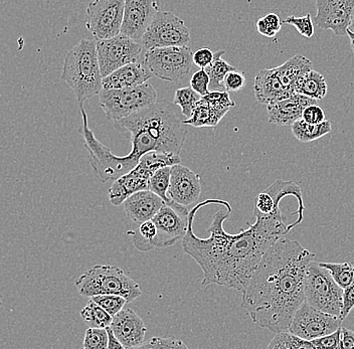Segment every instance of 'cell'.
Segmentation results:
<instances>
[{
    "instance_id": "26",
    "label": "cell",
    "mask_w": 354,
    "mask_h": 349,
    "mask_svg": "<svg viewBox=\"0 0 354 349\" xmlns=\"http://www.w3.org/2000/svg\"><path fill=\"white\" fill-rule=\"evenodd\" d=\"M81 316L84 321L90 327L107 328L112 323L113 316L91 299L88 300V303L81 311Z\"/></svg>"
},
{
    "instance_id": "19",
    "label": "cell",
    "mask_w": 354,
    "mask_h": 349,
    "mask_svg": "<svg viewBox=\"0 0 354 349\" xmlns=\"http://www.w3.org/2000/svg\"><path fill=\"white\" fill-rule=\"evenodd\" d=\"M152 76L153 74L146 65L145 62L141 63L138 61L117 68L116 70L103 78L102 85H103V89L106 90L135 87L149 81Z\"/></svg>"
},
{
    "instance_id": "30",
    "label": "cell",
    "mask_w": 354,
    "mask_h": 349,
    "mask_svg": "<svg viewBox=\"0 0 354 349\" xmlns=\"http://www.w3.org/2000/svg\"><path fill=\"white\" fill-rule=\"evenodd\" d=\"M201 99V95L198 94L189 86V87L180 88V89L176 90L174 103L180 108L181 113L187 120L192 116V113H194Z\"/></svg>"
},
{
    "instance_id": "47",
    "label": "cell",
    "mask_w": 354,
    "mask_h": 349,
    "mask_svg": "<svg viewBox=\"0 0 354 349\" xmlns=\"http://www.w3.org/2000/svg\"><path fill=\"white\" fill-rule=\"evenodd\" d=\"M347 37H349V41H351V46L353 48V52L354 54V32H351V30H347Z\"/></svg>"
},
{
    "instance_id": "7",
    "label": "cell",
    "mask_w": 354,
    "mask_h": 349,
    "mask_svg": "<svg viewBox=\"0 0 354 349\" xmlns=\"http://www.w3.org/2000/svg\"><path fill=\"white\" fill-rule=\"evenodd\" d=\"M305 302L329 314L340 316L343 289L320 263L311 261L304 281Z\"/></svg>"
},
{
    "instance_id": "42",
    "label": "cell",
    "mask_w": 354,
    "mask_h": 349,
    "mask_svg": "<svg viewBox=\"0 0 354 349\" xmlns=\"http://www.w3.org/2000/svg\"><path fill=\"white\" fill-rule=\"evenodd\" d=\"M302 119L310 124H320L323 121H325L324 110L317 104L310 105L305 108L304 111H303Z\"/></svg>"
},
{
    "instance_id": "27",
    "label": "cell",
    "mask_w": 354,
    "mask_h": 349,
    "mask_svg": "<svg viewBox=\"0 0 354 349\" xmlns=\"http://www.w3.org/2000/svg\"><path fill=\"white\" fill-rule=\"evenodd\" d=\"M128 234L132 235L133 244L139 251L148 252L154 249L153 240L156 236V225L153 220L141 223L136 232H128Z\"/></svg>"
},
{
    "instance_id": "28",
    "label": "cell",
    "mask_w": 354,
    "mask_h": 349,
    "mask_svg": "<svg viewBox=\"0 0 354 349\" xmlns=\"http://www.w3.org/2000/svg\"><path fill=\"white\" fill-rule=\"evenodd\" d=\"M223 55H225V50H221L214 53V61L209 67L205 68L209 76L210 86L214 88L223 87V79L227 76V73L236 70V68L232 67L223 59Z\"/></svg>"
},
{
    "instance_id": "44",
    "label": "cell",
    "mask_w": 354,
    "mask_h": 349,
    "mask_svg": "<svg viewBox=\"0 0 354 349\" xmlns=\"http://www.w3.org/2000/svg\"><path fill=\"white\" fill-rule=\"evenodd\" d=\"M214 53L209 48H201L194 53V64L196 67L205 68L214 61Z\"/></svg>"
},
{
    "instance_id": "13",
    "label": "cell",
    "mask_w": 354,
    "mask_h": 349,
    "mask_svg": "<svg viewBox=\"0 0 354 349\" xmlns=\"http://www.w3.org/2000/svg\"><path fill=\"white\" fill-rule=\"evenodd\" d=\"M342 321L339 316L323 312L304 301L294 314L288 330L303 339L311 341L337 330L342 327Z\"/></svg>"
},
{
    "instance_id": "34",
    "label": "cell",
    "mask_w": 354,
    "mask_h": 349,
    "mask_svg": "<svg viewBox=\"0 0 354 349\" xmlns=\"http://www.w3.org/2000/svg\"><path fill=\"white\" fill-rule=\"evenodd\" d=\"M83 348L85 349H108V332L106 328L90 327L84 338Z\"/></svg>"
},
{
    "instance_id": "20",
    "label": "cell",
    "mask_w": 354,
    "mask_h": 349,
    "mask_svg": "<svg viewBox=\"0 0 354 349\" xmlns=\"http://www.w3.org/2000/svg\"><path fill=\"white\" fill-rule=\"evenodd\" d=\"M165 200L156 194L145 189L135 192L123 202L124 211L128 218L137 224L152 220V218L161 209Z\"/></svg>"
},
{
    "instance_id": "3",
    "label": "cell",
    "mask_w": 354,
    "mask_h": 349,
    "mask_svg": "<svg viewBox=\"0 0 354 349\" xmlns=\"http://www.w3.org/2000/svg\"><path fill=\"white\" fill-rule=\"evenodd\" d=\"M62 79L73 90L80 103L101 92L103 77L95 39H82L68 50L64 61Z\"/></svg>"
},
{
    "instance_id": "32",
    "label": "cell",
    "mask_w": 354,
    "mask_h": 349,
    "mask_svg": "<svg viewBox=\"0 0 354 349\" xmlns=\"http://www.w3.org/2000/svg\"><path fill=\"white\" fill-rule=\"evenodd\" d=\"M170 169L171 167H161L151 176L148 189L160 196L165 202L170 203L172 200L168 198V189L170 183Z\"/></svg>"
},
{
    "instance_id": "31",
    "label": "cell",
    "mask_w": 354,
    "mask_h": 349,
    "mask_svg": "<svg viewBox=\"0 0 354 349\" xmlns=\"http://www.w3.org/2000/svg\"><path fill=\"white\" fill-rule=\"evenodd\" d=\"M320 265L329 271L334 281L342 289L354 281V266L351 263H320Z\"/></svg>"
},
{
    "instance_id": "36",
    "label": "cell",
    "mask_w": 354,
    "mask_h": 349,
    "mask_svg": "<svg viewBox=\"0 0 354 349\" xmlns=\"http://www.w3.org/2000/svg\"><path fill=\"white\" fill-rule=\"evenodd\" d=\"M259 34L266 37H274L282 28V21L276 13H269L256 23Z\"/></svg>"
},
{
    "instance_id": "18",
    "label": "cell",
    "mask_w": 354,
    "mask_h": 349,
    "mask_svg": "<svg viewBox=\"0 0 354 349\" xmlns=\"http://www.w3.org/2000/svg\"><path fill=\"white\" fill-rule=\"evenodd\" d=\"M317 103V100L294 93L283 100L267 106L269 122L278 126H291L302 118L305 108Z\"/></svg>"
},
{
    "instance_id": "4",
    "label": "cell",
    "mask_w": 354,
    "mask_h": 349,
    "mask_svg": "<svg viewBox=\"0 0 354 349\" xmlns=\"http://www.w3.org/2000/svg\"><path fill=\"white\" fill-rule=\"evenodd\" d=\"M80 295L91 298L103 294H114L125 298L127 303L142 295L140 285L121 268L110 265H96L76 280Z\"/></svg>"
},
{
    "instance_id": "43",
    "label": "cell",
    "mask_w": 354,
    "mask_h": 349,
    "mask_svg": "<svg viewBox=\"0 0 354 349\" xmlns=\"http://www.w3.org/2000/svg\"><path fill=\"white\" fill-rule=\"evenodd\" d=\"M354 308V281L346 288L343 289L342 310L339 317L342 320L348 316Z\"/></svg>"
},
{
    "instance_id": "45",
    "label": "cell",
    "mask_w": 354,
    "mask_h": 349,
    "mask_svg": "<svg viewBox=\"0 0 354 349\" xmlns=\"http://www.w3.org/2000/svg\"><path fill=\"white\" fill-rule=\"evenodd\" d=\"M339 348H354V332L351 329L340 328Z\"/></svg>"
},
{
    "instance_id": "25",
    "label": "cell",
    "mask_w": 354,
    "mask_h": 349,
    "mask_svg": "<svg viewBox=\"0 0 354 349\" xmlns=\"http://www.w3.org/2000/svg\"><path fill=\"white\" fill-rule=\"evenodd\" d=\"M223 115L212 107L205 99L201 97L196 109L192 113V116L189 119H185V123L187 125L194 126L196 128L201 127H216L223 118Z\"/></svg>"
},
{
    "instance_id": "33",
    "label": "cell",
    "mask_w": 354,
    "mask_h": 349,
    "mask_svg": "<svg viewBox=\"0 0 354 349\" xmlns=\"http://www.w3.org/2000/svg\"><path fill=\"white\" fill-rule=\"evenodd\" d=\"M216 111L225 116L236 103L232 100L227 91H209L205 96L203 97Z\"/></svg>"
},
{
    "instance_id": "37",
    "label": "cell",
    "mask_w": 354,
    "mask_h": 349,
    "mask_svg": "<svg viewBox=\"0 0 354 349\" xmlns=\"http://www.w3.org/2000/svg\"><path fill=\"white\" fill-rule=\"evenodd\" d=\"M283 23L293 26L299 34L306 39H310L314 35V23L310 13L304 17H288Z\"/></svg>"
},
{
    "instance_id": "23",
    "label": "cell",
    "mask_w": 354,
    "mask_h": 349,
    "mask_svg": "<svg viewBox=\"0 0 354 349\" xmlns=\"http://www.w3.org/2000/svg\"><path fill=\"white\" fill-rule=\"evenodd\" d=\"M328 86L324 76L317 70H311L304 75L295 87V93L304 95L318 102L326 96Z\"/></svg>"
},
{
    "instance_id": "40",
    "label": "cell",
    "mask_w": 354,
    "mask_h": 349,
    "mask_svg": "<svg viewBox=\"0 0 354 349\" xmlns=\"http://www.w3.org/2000/svg\"><path fill=\"white\" fill-rule=\"evenodd\" d=\"M223 87L227 92H238L245 86V74L241 70H234L227 73L223 82Z\"/></svg>"
},
{
    "instance_id": "41",
    "label": "cell",
    "mask_w": 354,
    "mask_h": 349,
    "mask_svg": "<svg viewBox=\"0 0 354 349\" xmlns=\"http://www.w3.org/2000/svg\"><path fill=\"white\" fill-rule=\"evenodd\" d=\"M340 328L330 334L324 335L315 338V339L311 340V343L313 344L314 349H338L339 348L340 342Z\"/></svg>"
},
{
    "instance_id": "12",
    "label": "cell",
    "mask_w": 354,
    "mask_h": 349,
    "mask_svg": "<svg viewBox=\"0 0 354 349\" xmlns=\"http://www.w3.org/2000/svg\"><path fill=\"white\" fill-rule=\"evenodd\" d=\"M188 216L189 211L187 207L174 202L163 203L161 209L152 218L156 225L154 249L168 248L183 240L187 232L189 223Z\"/></svg>"
},
{
    "instance_id": "14",
    "label": "cell",
    "mask_w": 354,
    "mask_h": 349,
    "mask_svg": "<svg viewBox=\"0 0 354 349\" xmlns=\"http://www.w3.org/2000/svg\"><path fill=\"white\" fill-rule=\"evenodd\" d=\"M316 26L322 30H332L337 37L347 35L354 12V0H316Z\"/></svg>"
},
{
    "instance_id": "22",
    "label": "cell",
    "mask_w": 354,
    "mask_h": 349,
    "mask_svg": "<svg viewBox=\"0 0 354 349\" xmlns=\"http://www.w3.org/2000/svg\"><path fill=\"white\" fill-rule=\"evenodd\" d=\"M312 68H313V64L308 57L302 55H296L285 62L283 65L275 68L285 89L292 95L295 93V87L299 79L309 70H313Z\"/></svg>"
},
{
    "instance_id": "46",
    "label": "cell",
    "mask_w": 354,
    "mask_h": 349,
    "mask_svg": "<svg viewBox=\"0 0 354 349\" xmlns=\"http://www.w3.org/2000/svg\"><path fill=\"white\" fill-rule=\"evenodd\" d=\"M106 329H107L108 332V349H124L123 346H122L116 335L114 334L111 327H107Z\"/></svg>"
},
{
    "instance_id": "38",
    "label": "cell",
    "mask_w": 354,
    "mask_h": 349,
    "mask_svg": "<svg viewBox=\"0 0 354 349\" xmlns=\"http://www.w3.org/2000/svg\"><path fill=\"white\" fill-rule=\"evenodd\" d=\"M140 349L187 348L181 340L174 337H153L141 344Z\"/></svg>"
},
{
    "instance_id": "35",
    "label": "cell",
    "mask_w": 354,
    "mask_h": 349,
    "mask_svg": "<svg viewBox=\"0 0 354 349\" xmlns=\"http://www.w3.org/2000/svg\"><path fill=\"white\" fill-rule=\"evenodd\" d=\"M90 299L101 306L102 308L105 309L112 316L116 315L127 303L125 298L119 295H114V294L93 296Z\"/></svg>"
},
{
    "instance_id": "39",
    "label": "cell",
    "mask_w": 354,
    "mask_h": 349,
    "mask_svg": "<svg viewBox=\"0 0 354 349\" xmlns=\"http://www.w3.org/2000/svg\"><path fill=\"white\" fill-rule=\"evenodd\" d=\"M210 79L205 68H201L192 75L190 79V87L196 91L201 97L209 92Z\"/></svg>"
},
{
    "instance_id": "10",
    "label": "cell",
    "mask_w": 354,
    "mask_h": 349,
    "mask_svg": "<svg viewBox=\"0 0 354 349\" xmlns=\"http://www.w3.org/2000/svg\"><path fill=\"white\" fill-rule=\"evenodd\" d=\"M96 48L102 77L105 78L117 68L138 62L144 46L131 37L119 34L111 39H98Z\"/></svg>"
},
{
    "instance_id": "48",
    "label": "cell",
    "mask_w": 354,
    "mask_h": 349,
    "mask_svg": "<svg viewBox=\"0 0 354 349\" xmlns=\"http://www.w3.org/2000/svg\"><path fill=\"white\" fill-rule=\"evenodd\" d=\"M348 30L354 32V12L353 17H351V23H349Z\"/></svg>"
},
{
    "instance_id": "1",
    "label": "cell",
    "mask_w": 354,
    "mask_h": 349,
    "mask_svg": "<svg viewBox=\"0 0 354 349\" xmlns=\"http://www.w3.org/2000/svg\"><path fill=\"white\" fill-rule=\"evenodd\" d=\"M232 211L223 200L196 203L189 211L183 248L203 270V287L216 284L242 292L266 252L298 225L285 224L280 209L269 214L254 211L256 222L231 235L223 224Z\"/></svg>"
},
{
    "instance_id": "9",
    "label": "cell",
    "mask_w": 354,
    "mask_h": 349,
    "mask_svg": "<svg viewBox=\"0 0 354 349\" xmlns=\"http://www.w3.org/2000/svg\"><path fill=\"white\" fill-rule=\"evenodd\" d=\"M142 45L145 50L166 46H187L190 32L185 21L169 12H158L144 34Z\"/></svg>"
},
{
    "instance_id": "49",
    "label": "cell",
    "mask_w": 354,
    "mask_h": 349,
    "mask_svg": "<svg viewBox=\"0 0 354 349\" xmlns=\"http://www.w3.org/2000/svg\"><path fill=\"white\" fill-rule=\"evenodd\" d=\"M2 306V296L0 295V307Z\"/></svg>"
},
{
    "instance_id": "2",
    "label": "cell",
    "mask_w": 354,
    "mask_h": 349,
    "mask_svg": "<svg viewBox=\"0 0 354 349\" xmlns=\"http://www.w3.org/2000/svg\"><path fill=\"white\" fill-rule=\"evenodd\" d=\"M314 258L298 240L282 237L272 245L242 291V307L254 323L274 333L289 329L305 301V276Z\"/></svg>"
},
{
    "instance_id": "11",
    "label": "cell",
    "mask_w": 354,
    "mask_h": 349,
    "mask_svg": "<svg viewBox=\"0 0 354 349\" xmlns=\"http://www.w3.org/2000/svg\"><path fill=\"white\" fill-rule=\"evenodd\" d=\"M125 0H92L86 15V28L95 39H106L121 34Z\"/></svg>"
},
{
    "instance_id": "15",
    "label": "cell",
    "mask_w": 354,
    "mask_h": 349,
    "mask_svg": "<svg viewBox=\"0 0 354 349\" xmlns=\"http://www.w3.org/2000/svg\"><path fill=\"white\" fill-rule=\"evenodd\" d=\"M158 12H160L158 0H125L121 34L135 41H141Z\"/></svg>"
},
{
    "instance_id": "6",
    "label": "cell",
    "mask_w": 354,
    "mask_h": 349,
    "mask_svg": "<svg viewBox=\"0 0 354 349\" xmlns=\"http://www.w3.org/2000/svg\"><path fill=\"white\" fill-rule=\"evenodd\" d=\"M98 96L106 118L112 121L127 118L157 102L156 90L148 82L123 89H102Z\"/></svg>"
},
{
    "instance_id": "17",
    "label": "cell",
    "mask_w": 354,
    "mask_h": 349,
    "mask_svg": "<svg viewBox=\"0 0 354 349\" xmlns=\"http://www.w3.org/2000/svg\"><path fill=\"white\" fill-rule=\"evenodd\" d=\"M110 327L124 349L139 348L144 343L147 328L140 316L131 308L122 309L113 316Z\"/></svg>"
},
{
    "instance_id": "21",
    "label": "cell",
    "mask_w": 354,
    "mask_h": 349,
    "mask_svg": "<svg viewBox=\"0 0 354 349\" xmlns=\"http://www.w3.org/2000/svg\"><path fill=\"white\" fill-rule=\"evenodd\" d=\"M254 91L257 101L266 106L291 96L283 86L275 68H264L257 74Z\"/></svg>"
},
{
    "instance_id": "24",
    "label": "cell",
    "mask_w": 354,
    "mask_h": 349,
    "mask_svg": "<svg viewBox=\"0 0 354 349\" xmlns=\"http://www.w3.org/2000/svg\"><path fill=\"white\" fill-rule=\"evenodd\" d=\"M292 133L298 141L303 143L312 142L322 138L332 131L330 121H323L320 124H310L302 118L291 125Z\"/></svg>"
},
{
    "instance_id": "5",
    "label": "cell",
    "mask_w": 354,
    "mask_h": 349,
    "mask_svg": "<svg viewBox=\"0 0 354 349\" xmlns=\"http://www.w3.org/2000/svg\"><path fill=\"white\" fill-rule=\"evenodd\" d=\"M178 163H181V159L177 154L157 151L144 154L134 169L115 180L111 185L108 191L110 202L115 207L123 205L131 194L148 189L150 178L157 170Z\"/></svg>"
},
{
    "instance_id": "29",
    "label": "cell",
    "mask_w": 354,
    "mask_h": 349,
    "mask_svg": "<svg viewBox=\"0 0 354 349\" xmlns=\"http://www.w3.org/2000/svg\"><path fill=\"white\" fill-rule=\"evenodd\" d=\"M269 349H314L308 340L297 337L289 330L276 333V337L268 344Z\"/></svg>"
},
{
    "instance_id": "8",
    "label": "cell",
    "mask_w": 354,
    "mask_h": 349,
    "mask_svg": "<svg viewBox=\"0 0 354 349\" xmlns=\"http://www.w3.org/2000/svg\"><path fill=\"white\" fill-rule=\"evenodd\" d=\"M192 56L187 46H166L147 50L144 62L153 76L174 83L187 78L194 65Z\"/></svg>"
},
{
    "instance_id": "16",
    "label": "cell",
    "mask_w": 354,
    "mask_h": 349,
    "mask_svg": "<svg viewBox=\"0 0 354 349\" xmlns=\"http://www.w3.org/2000/svg\"><path fill=\"white\" fill-rule=\"evenodd\" d=\"M167 194L170 200L183 207L196 205L201 194V176L180 163L172 165Z\"/></svg>"
}]
</instances>
